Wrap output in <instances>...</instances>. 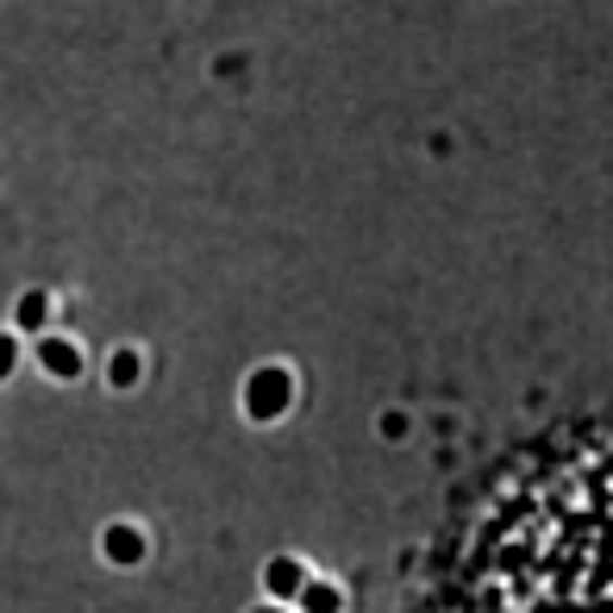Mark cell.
<instances>
[{
	"mask_svg": "<svg viewBox=\"0 0 613 613\" xmlns=\"http://www.w3.org/2000/svg\"><path fill=\"white\" fill-rule=\"evenodd\" d=\"M13 363H20V338H13V333H0V383L13 376Z\"/></svg>",
	"mask_w": 613,
	"mask_h": 613,
	"instance_id": "cell-8",
	"label": "cell"
},
{
	"mask_svg": "<svg viewBox=\"0 0 613 613\" xmlns=\"http://www.w3.org/2000/svg\"><path fill=\"white\" fill-rule=\"evenodd\" d=\"M38 363H45L51 376H63V383L82 376V351L70 345V338H38Z\"/></svg>",
	"mask_w": 613,
	"mask_h": 613,
	"instance_id": "cell-3",
	"label": "cell"
},
{
	"mask_svg": "<svg viewBox=\"0 0 613 613\" xmlns=\"http://www.w3.org/2000/svg\"><path fill=\"white\" fill-rule=\"evenodd\" d=\"M107 558L113 563H138L145 558V533H138V526H107Z\"/></svg>",
	"mask_w": 613,
	"mask_h": 613,
	"instance_id": "cell-5",
	"label": "cell"
},
{
	"mask_svg": "<svg viewBox=\"0 0 613 613\" xmlns=\"http://www.w3.org/2000/svg\"><path fill=\"white\" fill-rule=\"evenodd\" d=\"M251 613H288V608H251Z\"/></svg>",
	"mask_w": 613,
	"mask_h": 613,
	"instance_id": "cell-9",
	"label": "cell"
},
{
	"mask_svg": "<svg viewBox=\"0 0 613 613\" xmlns=\"http://www.w3.org/2000/svg\"><path fill=\"white\" fill-rule=\"evenodd\" d=\"M288 401H295V376H288L282 363L257 370L251 388H245V408H251V420H276V413H288Z\"/></svg>",
	"mask_w": 613,
	"mask_h": 613,
	"instance_id": "cell-1",
	"label": "cell"
},
{
	"mask_svg": "<svg viewBox=\"0 0 613 613\" xmlns=\"http://www.w3.org/2000/svg\"><path fill=\"white\" fill-rule=\"evenodd\" d=\"M295 608H301V613H338V608H345V595H338L333 583H313V576H306L301 595H295Z\"/></svg>",
	"mask_w": 613,
	"mask_h": 613,
	"instance_id": "cell-4",
	"label": "cell"
},
{
	"mask_svg": "<svg viewBox=\"0 0 613 613\" xmlns=\"http://www.w3.org/2000/svg\"><path fill=\"white\" fill-rule=\"evenodd\" d=\"M107 376H113V388H132V383H138V358H132V351H120Z\"/></svg>",
	"mask_w": 613,
	"mask_h": 613,
	"instance_id": "cell-7",
	"label": "cell"
},
{
	"mask_svg": "<svg viewBox=\"0 0 613 613\" xmlns=\"http://www.w3.org/2000/svg\"><path fill=\"white\" fill-rule=\"evenodd\" d=\"M301 583H306V563H301V558H276L270 570H263V588L276 595L282 608H295V595H301Z\"/></svg>",
	"mask_w": 613,
	"mask_h": 613,
	"instance_id": "cell-2",
	"label": "cell"
},
{
	"mask_svg": "<svg viewBox=\"0 0 613 613\" xmlns=\"http://www.w3.org/2000/svg\"><path fill=\"white\" fill-rule=\"evenodd\" d=\"M13 320H20V333H38V326L51 320V301H45V295H20V306H13Z\"/></svg>",
	"mask_w": 613,
	"mask_h": 613,
	"instance_id": "cell-6",
	"label": "cell"
}]
</instances>
